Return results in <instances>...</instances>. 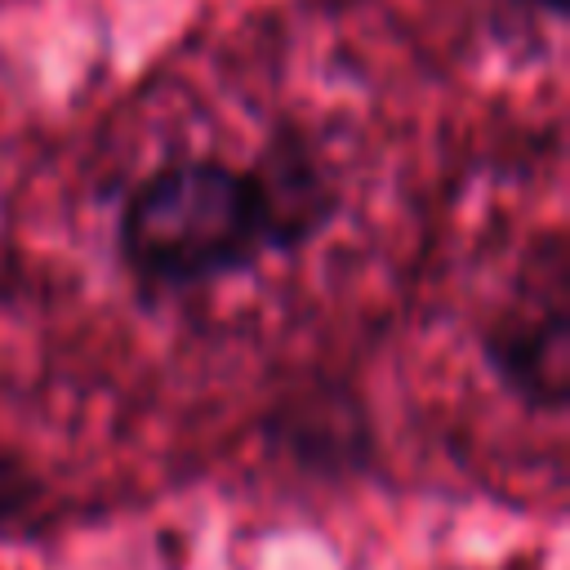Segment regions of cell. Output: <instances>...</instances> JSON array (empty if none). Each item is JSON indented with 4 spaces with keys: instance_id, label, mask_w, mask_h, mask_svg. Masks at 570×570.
I'll return each mask as SVG.
<instances>
[{
    "instance_id": "cell-1",
    "label": "cell",
    "mask_w": 570,
    "mask_h": 570,
    "mask_svg": "<svg viewBox=\"0 0 570 570\" xmlns=\"http://www.w3.org/2000/svg\"><path fill=\"white\" fill-rule=\"evenodd\" d=\"M307 245L263 147L249 160L218 151L160 160L125 187L111 223L116 267L147 307L218 289Z\"/></svg>"
},
{
    "instance_id": "cell-2",
    "label": "cell",
    "mask_w": 570,
    "mask_h": 570,
    "mask_svg": "<svg viewBox=\"0 0 570 570\" xmlns=\"http://www.w3.org/2000/svg\"><path fill=\"white\" fill-rule=\"evenodd\" d=\"M485 374L530 414L561 419L570 405V240L539 232L503 298L476 325Z\"/></svg>"
},
{
    "instance_id": "cell-3",
    "label": "cell",
    "mask_w": 570,
    "mask_h": 570,
    "mask_svg": "<svg viewBox=\"0 0 570 570\" xmlns=\"http://www.w3.org/2000/svg\"><path fill=\"white\" fill-rule=\"evenodd\" d=\"M267 436L272 450H281L298 468L330 476H352L370 468L374 454V428L365 405L347 387H330V383L276 405V414L267 419Z\"/></svg>"
},
{
    "instance_id": "cell-4",
    "label": "cell",
    "mask_w": 570,
    "mask_h": 570,
    "mask_svg": "<svg viewBox=\"0 0 570 570\" xmlns=\"http://www.w3.org/2000/svg\"><path fill=\"white\" fill-rule=\"evenodd\" d=\"M49 499L45 472L0 432V539L27 530Z\"/></svg>"
},
{
    "instance_id": "cell-5",
    "label": "cell",
    "mask_w": 570,
    "mask_h": 570,
    "mask_svg": "<svg viewBox=\"0 0 570 570\" xmlns=\"http://www.w3.org/2000/svg\"><path fill=\"white\" fill-rule=\"evenodd\" d=\"M494 4H503L512 13H525V18H543L552 27L570 18V0H494Z\"/></svg>"
}]
</instances>
